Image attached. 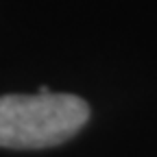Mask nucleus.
<instances>
[{"label": "nucleus", "mask_w": 157, "mask_h": 157, "mask_svg": "<svg viewBox=\"0 0 157 157\" xmlns=\"http://www.w3.org/2000/svg\"><path fill=\"white\" fill-rule=\"evenodd\" d=\"M90 118L83 98L52 94L39 87L37 94L0 96V146L5 148H46L61 144Z\"/></svg>", "instance_id": "obj_1"}]
</instances>
